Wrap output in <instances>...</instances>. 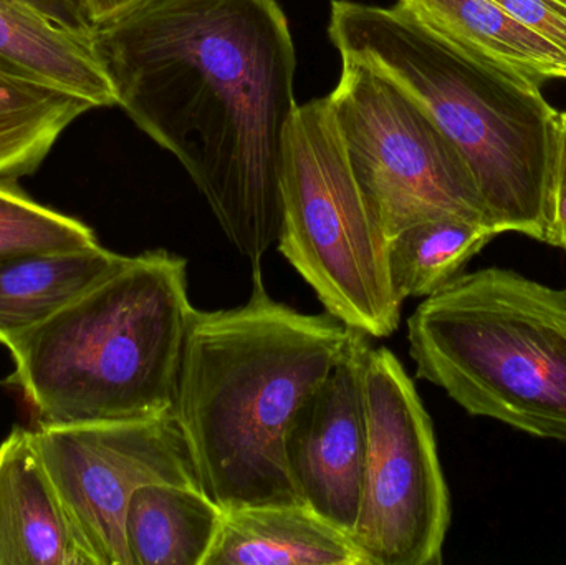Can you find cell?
I'll list each match as a JSON object with an SVG mask.
<instances>
[{"label": "cell", "instance_id": "6da1fadb", "mask_svg": "<svg viewBox=\"0 0 566 565\" xmlns=\"http://www.w3.org/2000/svg\"><path fill=\"white\" fill-rule=\"evenodd\" d=\"M116 106L181 163L252 269L277 244L296 52L277 0H148L93 27Z\"/></svg>", "mask_w": 566, "mask_h": 565}, {"label": "cell", "instance_id": "7a4b0ae2", "mask_svg": "<svg viewBox=\"0 0 566 565\" xmlns=\"http://www.w3.org/2000/svg\"><path fill=\"white\" fill-rule=\"evenodd\" d=\"M352 328L271 297L252 269L245 304L191 317L172 415L202 491L222 511L303 504L286 438L300 408L345 350Z\"/></svg>", "mask_w": 566, "mask_h": 565}, {"label": "cell", "instance_id": "3957f363", "mask_svg": "<svg viewBox=\"0 0 566 565\" xmlns=\"http://www.w3.org/2000/svg\"><path fill=\"white\" fill-rule=\"evenodd\" d=\"M328 36L342 60L405 88L461 153L495 234L545 242L558 112L538 83L479 62L401 7L333 0Z\"/></svg>", "mask_w": 566, "mask_h": 565}, {"label": "cell", "instance_id": "277c9868", "mask_svg": "<svg viewBox=\"0 0 566 565\" xmlns=\"http://www.w3.org/2000/svg\"><path fill=\"white\" fill-rule=\"evenodd\" d=\"M196 307L188 262L166 249L128 255L112 274L7 347L9 381L36 428L171 414Z\"/></svg>", "mask_w": 566, "mask_h": 565}, {"label": "cell", "instance_id": "5b68a950", "mask_svg": "<svg viewBox=\"0 0 566 565\" xmlns=\"http://www.w3.org/2000/svg\"><path fill=\"white\" fill-rule=\"evenodd\" d=\"M416 377L472 417L566 443V287L511 269L461 274L408 318Z\"/></svg>", "mask_w": 566, "mask_h": 565}, {"label": "cell", "instance_id": "8992f818", "mask_svg": "<svg viewBox=\"0 0 566 565\" xmlns=\"http://www.w3.org/2000/svg\"><path fill=\"white\" fill-rule=\"evenodd\" d=\"M279 251L319 304L369 338L395 334L402 302L386 239L349 168L328 98L298 105L286 133Z\"/></svg>", "mask_w": 566, "mask_h": 565}, {"label": "cell", "instance_id": "52a82bcc", "mask_svg": "<svg viewBox=\"0 0 566 565\" xmlns=\"http://www.w3.org/2000/svg\"><path fill=\"white\" fill-rule=\"evenodd\" d=\"M343 149L386 242L428 219L491 228L454 143L405 88L371 66L342 60L328 96Z\"/></svg>", "mask_w": 566, "mask_h": 565}, {"label": "cell", "instance_id": "ba28073f", "mask_svg": "<svg viewBox=\"0 0 566 565\" xmlns=\"http://www.w3.org/2000/svg\"><path fill=\"white\" fill-rule=\"evenodd\" d=\"M363 391L365 474L349 537L366 565H441L451 496L431 417L389 348L369 347Z\"/></svg>", "mask_w": 566, "mask_h": 565}, {"label": "cell", "instance_id": "9c48e42d", "mask_svg": "<svg viewBox=\"0 0 566 565\" xmlns=\"http://www.w3.org/2000/svg\"><path fill=\"white\" fill-rule=\"evenodd\" d=\"M32 431L40 460L93 565H132L125 520L139 488H201L172 411L148 420Z\"/></svg>", "mask_w": 566, "mask_h": 565}, {"label": "cell", "instance_id": "30bf717a", "mask_svg": "<svg viewBox=\"0 0 566 565\" xmlns=\"http://www.w3.org/2000/svg\"><path fill=\"white\" fill-rule=\"evenodd\" d=\"M369 347L368 335L352 328L342 357L300 408L286 438V461L300 500L348 536L358 521L365 474L363 368Z\"/></svg>", "mask_w": 566, "mask_h": 565}, {"label": "cell", "instance_id": "8fae6325", "mask_svg": "<svg viewBox=\"0 0 566 565\" xmlns=\"http://www.w3.org/2000/svg\"><path fill=\"white\" fill-rule=\"evenodd\" d=\"M0 565H93L25 428L0 443Z\"/></svg>", "mask_w": 566, "mask_h": 565}, {"label": "cell", "instance_id": "7c38bea8", "mask_svg": "<svg viewBox=\"0 0 566 565\" xmlns=\"http://www.w3.org/2000/svg\"><path fill=\"white\" fill-rule=\"evenodd\" d=\"M205 565H366L348 534L305 504L269 503L222 513Z\"/></svg>", "mask_w": 566, "mask_h": 565}, {"label": "cell", "instance_id": "4fadbf2b", "mask_svg": "<svg viewBox=\"0 0 566 565\" xmlns=\"http://www.w3.org/2000/svg\"><path fill=\"white\" fill-rule=\"evenodd\" d=\"M396 6L459 52L532 82L566 80V53L497 0H398Z\"/></svg>", "mask_w": 566, "mask_h": 565}, {"label": "cell", "instance_id": "5bb4252c", "mask_svg": "<svg viewBox=\"0 0 566 565\" xmlns=\"http://www.w3.org/2000/svg\"><path fill=\"white\" fill-rule=\"evenodd\" d=\"M126 258L93 242L0 259V344L9 347L49 321Z\"/></svg>", "mask_w": 566, "mask_h": 565}, {"label": "cell", "instance_id": "9a60e30c", "mask_svg": "<svg viewBox=\"0 0 566 565\" xmlns=\"http://www.w3.org/2000/svg\"><path fill=\"white\" fill-rule=\"evenodd\" d=\"M0 70L69 90L96 108L116 106L92 35L62 29L23 0H0Z\"/></svg>", "mask_w": 566, "mask_h": 565}, {"label": "cell", "instance_id": "2e32d148", "mask_svg": "<svg viewBox=\"0 0 566 565\" xmlns=\"http://www.w3.org/2000/svg\"><path fill=\"white\" fill-rule=\"evenodd\" d=\"M222 513L198 486L158 483L139 488L125 520L132 565H205Z\"/></svg>", "mask_w": 566, "mask_h": 565}, {"label": "cell", "instance_id": "e0dca14e", "mask_svg": "<svg viewBox=\"0 0 566 565\" xmlns=\"http://www.w3.org/2000/svg\"><path fill=\"white\" fill-rule=\"evenodd\" d=\"M95 108L69 90L0 70V181L35 172L60 135Z\"/></svg>", "mask_w": 566, "mask_h": 565}, {"label": "cell", "instance_id": "ac0fdd59", "mask_svg": "<svg viewBox=\"0 0 566 565\" xmlns=\"http://www.w3.org/2000/svg\"><path fill=\"white\" fill-rule=\"evenodd\" d=\"M495 232L481 222L455 216L428 219L402 229L386 242L388 274L396 297L426 299L464 274Z\"/></svg>", "mask_w": 566, "mask_h": 565}, {"label": "cell", "instance_id": "d6986e66", "mask_svg": "<svg viewBox=\"0 0 566 565\" xmlns=\"http://www.w3.org/2000/svg\"><path fill=\"white\" fill-rule=\"evenodd\" d=\"M13 185L0 181V259L98 242L85 222L33 201Z\"/></svg>", "mask_w": 566, "mask_h": 565}, {"label": "cell", "instance_id": "ffe728a7", "mask_svg": "<svg viewBox=\"0 0 566 565\" xmlns=\"http://www.w3.org/2000/svg\"><path fill=\"white\" fill-rule=\"evenodd\" d=\"M545 244L566 254V112H558L547 188Z\"/></svg>", "mask_w": 566, "mask_h": 565}, {"label": "cell", "instance_id": "44dd1931", "mask_svg": "<svg viewBox=\"0 0 566 565\" xmlns=\"http://www.w3.org/2000/svg\"><path fill=\"white\" fill-rule=\"evenodd\" d=\"M515 19L566 53V7L558 0H497Z\"/></svg>", "mask_w": 566, "mask_h": 565}, {"label": "cell", "instance_id": "7402d4cb", "mask_svg": "<svg viewBox=\"0 0 566 565\" xmlns=\"http://www.w3.org/2000/svg\"><path fill=\"white\" fill-rule=\"evenodd\" d=\"M62 29L92 35L93 23L82 0H23Z\"/></svg>", "mask_w": 566, "mask_h": 565}, {"label": "cell", "instance_id": "603a6c76", "mask_svg": "<svg viewBox=\"0 0 566 565\" xmlns=\"http://www.w3.org/2000/svg\"><path fill=\"white\" fill-rule=\"evenodd\" d=\"M93 27L123 15L148 0H82Z\"/></svg>", "mask_w": 566, "mask_h": 565}, {"label": "cell", "instance_id": "cb8c5ba5", "mask_svg": "<svg viewBox=\"0 0 566 565\" xmlns=\"http://www.w3.org/2000/svg\"><path fill=\"white\" fill-rule=\"evenodd\" d=\"M558 2L564 3V6L566 7V0H558Z\"/></svg>", "mask_w": 566, "mask_h": 565}]
</instances>
